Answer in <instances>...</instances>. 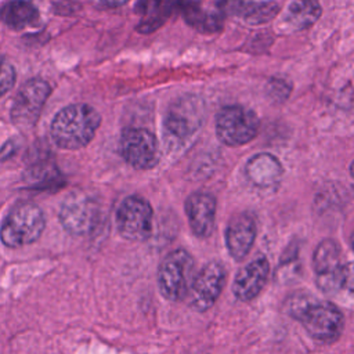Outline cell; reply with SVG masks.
Instances as JSON below:
<instances>
[{"instance_id": "cell-1", "label": "cell", "mask_w": 354, "mask_h": 354, "mask_svg": "<svg viewBox=\"0 0 354 354\" xmlns=\"http://www.w3.org/2000/svg\"><path fill=\"white\" fill-rule=\"evenodd\" d=\"M101 124L100 113L87 104H72L62 108L53 119L50 133L62 149H80L94 137Z\"/></svg>"}, {"instance_id": "cell-2", "label": "cell", "mask_w": 354, "mask_h": 354, "mask_svg": "<svg viewBox=\"0 0 354 354\" xmlns=\"http://www.w3.org/2000/svg\"><path fill=\"white\" fill-rule=\"evenodd\" d=\"M46 227V217L40 206L22 202L12 206L0 225V241L10 249H18L36 242Z\"/></svg>"}, {"instance_id": "cell-3", "label": "cell", "mask_w": 354, "mask_h": 354, "mask_svg": "<svg viewBox=\"0 0 354 354\" xmlns=\"http://www.w3.org/2000/svg\"><path fill=\"white\" fill-rule=\"evenodd\" d=\"M290 314L315 340L330 343L339 339L344 318L342 311L329 301H295Z\"/></svg>"}, {"instance_id": "cell-4", "label": "cell", "mask_w": 354, "mask_h": 354, "mask_svg": "<svg viewBox=\"0 0 354 354\" xmlns=\"http://www.w3.org/2000/svg\"><path fill=\"white\" fill-rule=\"evenodd\" d=\"M194 259L185 249H176L166 254L158 270L162 296L170 301L185 299L194 279Z\"/></svg>"}, {"instance_id": "cell-5", "label": "cell", "mask_w": 354, "mask_h": 354, "mask_svg": "<svg viewBox=\"0 0 354 354\" xmlns=\"http://www.w3.org/2000/svg\"><path fill=\"white\" fill-rule=\"evenodd\" d=\"M260 127L257 115L241 105L224 106L216 116L218 140L228 147H239L252 141Z\"/></svg>"}, {"instance_id": "cell-6", "label": "cell", "mask_w": 354, "mask_h": 354, "mask_svg": "<svg viewBox=\"0 0 354 354\" xmlns=\"http://www.w3.org/2000/svg\"><path fill=\"white\" fill-rule=\"evenodd\" d=\"M205 115L203 101L196 95H184L173 102L165 118L166 136L181 144L201 127Z\"/></svg>"}, {"instance_id": "cell-7", "label": "cell", "mask_w": 354, "mask_h": 354, "mask_svg": "<svg viewBox=\"0 0 354 354\" xmlns=\"http://www.w3.org/2000/svg\"><path fill=\"white\" fill-rule=\"evenodd\" d=\"M153 210L147 199L138 195L124 198L116 210V228L122 238L133 242L145 241L152 231Z\"/></svg>"}, {"instance_id": "cell-8", "label": "cell", "mask_w": 354, "mask_h": 354, "mask_svg": "<svg viewBox=\"0 0 354 354\" xmlns=\"http://www.w3.org/2000/svg\"><path fill=\"white\" fill-rule=\"evenodd\" d=\"M58 217L64 230L71 235H86L98 223L100 205L91 195L75 191L62 201Z\"/></svg>"}, {"instance_id": "cell-9", "label": "cell", "mask_w": 354, "mask_h": 354, "mask_svg": "<svg viewBox=\"0 0 354 354\" xmlns=\"http://www.w3.org/2000/svg\"><path fill=\"white\" fill-rule=\"evenodd\" d=\"M119 151L127 165L137 170H149L159 162L156 137L142 127H127L122 131Z\"/></svg>"}, {"instance_id": "cell-10", "label": "cell", "mask_w": 354, "mask_h": 354, "mask_svg": "<svg viewBox=\"0 0 354 354\" xmlns=\"http://www.w3.org/2000/svg\"><path fill=\"white\" fill-rule=\"evenodd\" d=\"M51 94L50 84L43 79H30L24 83L11 106V120L21 130L32 129Z\"/></svg>"}, {"instance_id": "cell-11", "label": "cell", "mask_w": 354, "mask_h": 354, "mask_svg": "<svg viewBox=\"0 0 354 354\" xmlns=\"http://www.w3.org/2000/svg\"><path fill=\"white\" fill-rule=\"evenodd\" d=\"M225 277V268L220 261H209L194 275L188 292L189 307L198 313L209 310L223 292Z\"/></svg>"}, {"instance_id": "cell-12", "label": "cell", "mask_w": 354, "mask_h": 354, "mask_svg": "<svg viewBox=\"0 0 354 354\" xmlns=\"http://www.w3.org/2000/svg\"><path fill=\"white\" fill-rule=\"evenodd\" d=\"M340 248L333 239H324L318 243L313 256L317 283L322 290L339 289V272L342 268Z\"/></svg>"}, {"instance_id": "cell-13", "label": "cell", "mask_w": 354, "mask_h": 354, "mask_svg": "<svg viewBox=\"0 0 354 354\" xmlns=\"http://www.w3.org/2000/svg\"><path fill=\"white\" fill-rule=\"evenodd\" d=\"M216 198L210 192L198 191L185 201V214L192 234L196 238H207L214 230L216 223Z\"/></svg>"}, {"instance_id": "cell-14", "label": "cell", "mask_w": 354, "mask_h": 354, "mask_svg": "<svg viewBox=\"0 0 354 354\" xmlns=\"http://www.w3.org/2000/svg\"><path fill=\"white\" fill-rule=\"evenodd\" d=\"M257 235V225L254 217L248 213L235 214L225 230V245L230 256L241 261L250 252Z\"/></svg>"}, {"instance_id": "cell-15", "label": "cell", "mask_w": 354, "mask_h": 354, "mask_svg": "<svg viewBox=\"0 0 354 354\" xmlns=\"http://www.w3.org/2000/svg\"><path fill=\"white\" fill-rule=\"evenodd\" d=\"M270 275V264L266 257H257L235 275L232 293L241 301H250L263 290Z\"/></svg>"}, {"instance_id": "cell-16", "label": "cell", "mask_w": 354, "mask_h": 354, "mask_svg": "<svg viewBox=\"0 0 354 354\" xmlns=\"http://www.w3.org/2000/svg\"><path fill=\"white\" fill-rule=\"evenodd\" d=\"M221 14L239 17L248 24L259 25L271 21L279 11V6L274 1L254 3L252 0H221L218 3Z\"/></svg>"}, {"instance_id": "cell-17", "label": "cell", "mask_w": 354, "mask_h": 354, "mask_svg": "<svg viewBox=\"0 0 354 354\" xmlns=\"http://www.w3.org/2000/svg\"><path fill=\"white\" fill-rule=\"evenodd\" d=\"M246 177L257 187L266 188L277 184L283 173L281 162L271 153H257L245 166Z\"/></svg>"}, {"instance_id": "cell-18", "label": "cell", "mask_w": 354, "mask_h": 354, "mask_svg": "<svg viewBox=\"0 0 354 354\" xmlns=\"http://www.w3.org/2000/svg\"><path fill=\"white\" fill-rule=\"evenodd\" d=\"M177 10H180L185 21L201 32H216L223 25V15L220 11L209 12L203 10L196 1L177 0Z\"/></svg>"}, {"instance_id": "cell-19", "label": "cell", "mask_w": 354, "mask_h": 354, "mask_svg": "<svg viewBox=\"0 0 354 354\" xmlns=\"http://www.w3.org/2000/svg\"><path fill=\"white\" fill-rule=\"evenodd\" d=\"M0 19L11 29L21 30L39 21L37 8L26 0H12L0 10Z\"/></svg>"}, {"instance_id": "cell-20", "label": "cell", "mask_w": 354, "mask_h": 354, "mask_svg": "<svg viewBox=\"0 0 354 354\" xmlns=\"http://www.w3.org/2000/svg\"><path fill=\"white\" fill-rule=\"evenodd\" d=\"M321 15V6L317 0H295L285 14V24L293 30L311 26Z\"/></svg>"}, {"instance_id": "cell-21", "label": "cell", "mask_w": 354, "mask_h": 354, "mask_svg": "<svg viewBox=\"0 0 354 354\" xmlns=\"http://www.w3.org/2000/svg\"><path fill=\"white\" fill-rule=\"evenodd\" d=\"M15 83V69L7 58L0 55V97H3Z\"/></svg>"}, {"instance_id": "cell-22", "label": "cell", "mask_w": 354, "mask_h": 354, "mask_svg": "<svg viewBox=\"0 0 354 354\" xmlns=\"http://www.w3.org/2000/svg\"><path fill=\"white\" fill-rule=\"evenodd\" d=\"M339 289L354 296V261L343 264L339 272Z\"/></svg>"}, {"instance_id": "cell-23", "label": "cell", "mask_w": 354, "mask_h": 354, "mask_svg": "<svg viewBox=\"0 0 354 354\" xmlns=\"http://www.w3.org/2000/svg\"><path fill=\"white\" fill-rule=\"evenodd\" d=\"M268 91H270V95H271V97H274V95H275V93H278V94H277V97H278L279 100H282V98H285V97L289 94L290 87H289L285 82H282V80L272 79V80H270Z\"/></svg>"}, {"instance_id": "cell-24", "label": "cell", "mask_w": 354, "mask_h": 354, "mask_svg": "<svg viewBox=\"0 0 354 354\" xmlns=\"http://www.w3.org/2000/svg\"><path fill=\"white\" fill-rule=\"evenodd\" d=\"M15 151H17V145L14 144V141H7V142L3 145V148L0 149V160L3 162V160H6V159L11 158V156L15 153Z\"/></svg>"}, {"instance_id": "cell-25", "label": "cell", "mask_w": 354, "mask_h": 354, "mask_svg": "<svg viewBox=\"0 0 354 354\" xmlns=\"http://www.w3.org/2000/svg\"><path fill=\"white\" fill-rule=\"evenodd\" d=\"M127 1L129 0H101V3H104L108 7H119V6H122V4L127 3Z\"/></svg>"}, {"instance_id": "cell-26", "label": "cell", "mask_w": 354, "mask_h": 354, "mask_svg": "<svg viewBox=\"0 0 354 354\" xmlns=\"http://www.w3.org/2000/svg\"><path fill=\"white\" fill-rule=\"evenodd\" d=\"M350 245H351V249L354 250V231H353V234L350 236Z\"/></svg>"}, {"instance_id": "cell-27", "label": "cell", "mask_w": 354, "mask_h": 354, "mask_svg": "<svg viewBox=\"0 0 354 354\" xmlns=\"http://www.w3.org/2000/svg\"><path fill=\"white\" fill-rule=\"evenodd\" d=\"M350 174H351V177L354 178V160H353L351 165H350Z\"/></svg>"}]
</instances>
